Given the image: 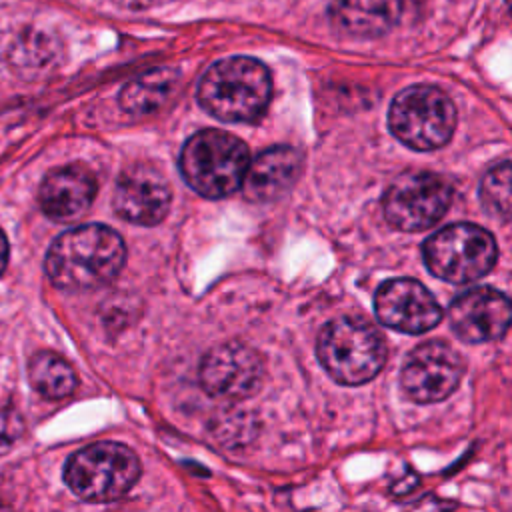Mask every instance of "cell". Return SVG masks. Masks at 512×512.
<instances>
[{
  "label": "cell",
  "mask_w": 512,
  "mask_h": 512,
  "mask_svg": "<svg viewBox=\"0 0 512 512\" xmlns=\"http://www.w3.org/2000/svg\"><path fill=\"white\" fill-rule=\"evenodd\" d=\"M178 74L170 68H156L144 72L124 84L120 92V106L132 116H148L158 112L174 94Z\"/></svg>",
  "instance_id": "obj_17"
},
{
  "label": "cell",
  "mask_w": 512,
  "mask_h": 512,
  "mask_svg": "<svg viewBox=\"0 0 512 512\" xmlns=\"http://www.w3.org/2000/svg\"><path fill=\"white\" fill-rule=\"evenodd\" d=\"M28 378L32 388L48 400L66 398L78 386L74 368L56 352L34 354L28 364Z\"/></svg>",
  "instance_id": "obj_18"
},
{
  "label": "cell",
  "mask_w": 512,
  "mask_h": 512,
  "mask_svg": "<svg viewBox=\"0 0 512 512\" xmlns=\"http://www.w3.org/2000/svg\"><path fill=\"white\" fill-rule=\"evenodd\" d=\"M0 512H12L4 502H0Z\"/></svg>",
  "instance_id": "obj_24"
},
{
  "label": "cell",
  "mask_w": 512,
  "mask_h": 512,
  "mask_svg": "<svg viewBox=\"0 0 512 512\" xmlns=\"http://www.w3.org/2000/svg\"><path fill=\"white\" fill-rule=\"evenodd\" d=\"M200 384L216 398L240 400L256 394L264 382L262 356L242 344L226 342L214 346L200 362Z\"/></svg>",
  "instance_id": "obj_10"
},
{
  "label": "cell",
  "mask_w": 512,
  "mask_h": 512,
  "mask_svg": "<svg viewBox=\"0 0 512 512\" xmlns=\"http://www.w3.org/2000/svg\"><path fill=\"white\" fill-rule=\"evenodd\" d=\"M400 12L402 0H334L330 22L346 36L376 38L394 28Z\"/></svg>",
  "instance_id": "obj_16"
},
{
  "label": "cell",
  "mask_w": 512,
  "mask_h": 512,
  "mask_svg": "<svg viewBox=\"0 0 512 512\" xmlns=\"http://www.w3.org/2000/svg\"><path fill=\"white\" fill-rule=\"evenodd\" d=\"M452 202V186L440 174L410 172L400 176L382 196L386 220L404 232H420L436 224Z\"/></svg>",
  "instance_id": "obj_8"
},
{
  "label": "cell",
  "mask_w": 512,
  "mask_h": 512,
  "mask_svg": "<svg viewBox=\"0 0 512 512\" xmlns=\"http://www.w3.org/2000/svg\"><path fill=\"white\" fill-rule=\"evenodd\" d=\"M136 452L120 442H96L74 452L64 466V482L86 502L124 496L140 478Z\"/></svg>",
  "instance_id": "obj_5"
},
{
  "label": "cell",
  "mask_w": 512,
  "mask_h": 512,
  "mask_svg": "<svg viewBox=\"0 0 512 512\" xmlns=\"http://www.w3.org/2000/svg\"><path fill=\"white\" fill-rule=\"evenodd\" d=\"M8 240H6V236H4V232L0 230V276L4 274V270H6V264H8Z\"/></svg>",
  "instance_id": "obj_21"
},
{
  "label": "cell",
  "mask_w": 512,
  "mask_h": 512,
  "mask_svg": "<svg viewBox=\"0 0 512 512\" xmlns=\"http://www.w3.org/2000/svg\"><path fill=\"white\" fill-rule=\"evenodd\" d=\"M302 172V156L292 146H272L248 164L242 192L250 202H274L284 196Z\"/></svg>",
  "instance_id": "obj_15"
},
{
  "label": "cell",
  "mask_w": 512,
  "mask_h": 512,
  "mask_svg": "<svg viewBox=\"0 0 512 512\" xmlns=\"http://www.w3.org/2000/svg\"><path fill=\"white\" fill-rule=\"evenodd\" d=\"M388 124L402 144L428 152L450 140L456 126V108L448 94L436 86H408L394 96Z\"/></svg>",
  "instance_id": "obj_6"
},
{
  "label": "cell",
  "mask_w": 512,
  "mask_h": 512,
  "mask_svg": "<svg viewBox=\"0 0 512 512\" xmlns=\"http://www.w3.org/2000/svg\"><path fill=\"white\" fill-rule=\"evenodd\" d=\"M422 254L434 276L452 284H466L492 270L498 250L488 230L458 222L432 234L424 242Z\"/></svg>",
  "instance_id": "obj_7"
},
{
  "label": "cell",
  "mask_w": 512,
  "mask_h": 512,
  "mask_svg": "<svg viewBox=\"0 0 512 512\" xmlns=\"http://www.w3.org/2000/svg\"><path fill=\"white\" fill-rule=\"evenodd\" d=\"M480 198L488 212L508 220L510 216V164L504 160L494 166L480 184Z\"/></svg>",
  "instance_id": "obj_19"
},
{
  "label": "cell",
  "mask_w": 512,
  "mask_h": 512,
  "mask_svg": "<svg viewBox=\"0 0 512 512\" xmlns=\"http://www.w3.org/2000/svg\"><path fill=\"white\" fill-rule=\"evenodd\" d=\"M98 184L82 164H68L48 172L38 190L42 212L56 222L80 218L92 206Z\"/></svg>",
  "instance_id": "obj_14"
},
{
  "label": "cell",
  "mask_w": 512,
  "mask_h": 512,
  "mask_svg": "<svg viewBox=\"0 0 512 512\" xmlns=\"http://www.w3.org/2000/svg\"><path fill=\"white\" fill-rule=\"evenodd\" d=\"M250 164L248 148L222 130H200L180 152V172L188 186L204 198H224L242 186Z\"/></svg>",
  "instance_id": "obj_4"
},
{
  "label": "cell",
  "mask_w": 512,
  "mask_h": 512,
  "mask_svg": "<svg viewBox=\"0 0 512 512\" xmlns=\"http://www.w3.org/2000/svg\"><path fill=\"white\" fill-rule=\"evenodd\" d=\"M316 352L324 370L344 386L366 384L386 362V342L380 330L356 316H340L324 324Z\"/></svg>",
  "instance_id": "obj_3"
},
{
  "label": "cell",
  "mask_w": 512,
  "mask_h": 512,
  "mask_svg": "<svg viewBox=\"0 0 512 512\" xmlns=\"http://www.w3.org/2000/svg\"><path fill=\"white\" fill-rule=\"evenodd\" d=\"M464 376L460 354L440 340H428L416 346L400 372L402 392L420 404L446 400Z\"/></svg>",
  "instance_id": "obj_9"
},
{
  "label": "cell",
  "mask_w": 512,
  "mask_h": 512,
  "mask_svg": "<svg viewBox=\"0 0 512 512\" xmlns=\"http://www.w3.org/2000/svg\"><path fill=\"white\" fill-rule=\"evenodd\" d=\"M448 320L460 340L470 344L490 342L508 330L510 302L490 286L470 288L452 300Z\"/></svg>",
  "instance_id": "obj_13"
},
{
  "label": "cell",
  "mask_w": 512,
  "mask_h": 512,
  "mask_svg": "<svg viewBox=\"0 0 512 512\" xmlns=\"http://www.w3.org/2000/svg\"><path fill=\"white\" fill-rule=\"evenodd\" d=\"M272 96L268 68L248 56L214 62L198 84L202 108L224 122H250L264 114Z\"/></svg>",
  "instance_id": "obj_2"
},
{
  "label": "cell",
  "mask_w": 512,
  "mask_h": 512,
  "mask_svg": "<svg viewBox=\"0 0 512 512\" xmlns=\"http://www.w3.org/2000/svg\"><path fill=\"white\" fill-rule=\"evenodd\" d=\"M378 320L398 332L422 334L442 318V308L424 284L412 278H392L374 296Z\"/></svg>",
  "instance_id": "obj_11"
},
{
  "label": "cell",
  "mask_w": 512,
  "mask_h": 512,
  "mask_svg": "<svg viewBox=\"0 0 512 512\" xmlns=\"http://www.w3.org/2000/svg\"><path fill=\"white\" fill-rule=\"evenodd\" d=\"M126 248L104 224H82L62 232L46 254V274L62 290H92L108 284L122 268Z\"/></svg>",
  "instance_id": "obj_1"
},
{
  "label": "cell",
  "mask_w": 512,
  "mask_h": 512,
  "mask_svg": "<svg viewBox=\"0 0 512 512\" xmlns=\"http://www.w3.org/2000/svg\"><path fill=\"white\" fill-rule=\"evenodd\" d=\"M120 2H124V4H142L146 0H120Z\"/></svg>",
  "instance_id": "obj_23"
},
{
  "label": "cell",
  "mask_w": 512,
  "mask_h": 512,
  "mask_svg": "<svg viewBox=\"0 0 512 512\" xmlns=\"http://www.w3.org/2000/svg\"><path fill=\"white\" fill-rule=\"evenodd\" d=\"M170 186L166 178L148 164H134L126 168L114 188L112 204L120 218L154 226L162 222L170 210Z\"/></svg>",
  "instance_id": "obj_12"
},
{
  "label": "cell",
  "mask_w": 512,
  "mask_h": 512,
  "mask_svg": "<svg viewBox=\"0 0 512 512\" xmlns=\"http://www.w3.org/2000/svg\"><path fill=\"white\" fill-rule=\"evenodd\" d=\"M22 422L12 408V404L0 402V452L10 448V444L18 438Z\"/></svg>",
  "instance_id": "obj_20"
},
{
  "label": "cell",
  "mask_w": 512,
  "mask_h": 512,
  "mask_svg": "<svg viewBox=\"0 0 512 512\" xmlns=\"http://www.w3.org/2000/svg\"><path fill=\"white\" fill-rule=\"evenodd\" d=\"M430 506H432L430 510H424V508H422V504H420L418 508H414V512H442V504H440L438 500H434V498H432V504H430Z\"/></svg>",
  "instance_id": "obj_22"
}]
</instances>
